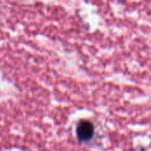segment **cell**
<instances>
[{
  "mask_svg": "<svg viewBox=\"0 0 151 151\" xmlns=\"http://www.w3.org/2000/svg\"><path fill=\"white\" fill-rule=\"evenodd\" d=\"M94 125L88 120H81L77 125L76 135L81 142L90 141L94 136Z\"/></svg>",
  "mask_w": 151,
  "mask_h": 151,
  "instance_id": "obj_1",
  "label": "cell"
}]
</instances>
